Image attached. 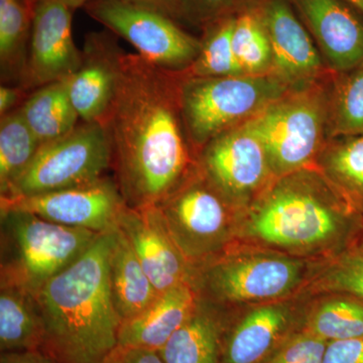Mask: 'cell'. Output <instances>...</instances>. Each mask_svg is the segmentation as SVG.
<instances>
[{
	"label": "cell",
	"mask_w": 363,
	"mask_h": 363,
	"mask_svg": "<svg viewBox=\"0 0 363 363\" xmlns=\"http://www.w3.org/2000/svg\"><path fill=\"white\" fill-rule=\"evenodd\" d=\"M180 75L123 52L105 121L114 181L133 209L157 206L198 169L180 107Z\"/></svg>",
	"instance_id": "1"
},
{
	"label": "cell",
	"mask_w": 363,
	"mask_h": 363,
	"mask_svg": "<svg viewBox=\"0 0 363 363\" xmlns=\"http://www.w3.org/2000/svg\"><path fill=\"white\" fill-rule=\"evenodd\" d=\"M363 218L320 169L274 179L247 212L236 214L235 238L303 257L357 247Z\"/></svg>",
	"instance_id": "2"
},
{
	"label": "cell",
	"mask_w": 363,
	"mask_h": 363,
	"mask_svg": "<svg viewBox=\"0 0 363 363\" xmlns=\"http://www.w3.org/2000/svg\"><path fill=\"white\" fill-rule=\"evenodd\" d=\"M116 231L99 234L35 295L45 328L40 350L56 363H102L118 343L121 319L109 284Z\"/></svg>",
	"instance_id": "3"
},
{
	"label": "cell",
	"mask_w": 363,
	"mask_h": 363,
	"mask_svg": "<svg viewBox=\"0 0 363 363\" xmlns=\"http://www.w3.org/2000/svg\"><path fill=\"white\" fill-rule=\"evenodd\" d=\"M309 266L303 257L272 250L231 245L193 267L191 283L199 297L226 308L286 300L304 285Z\"/></svg>",
	"instance_id": "4"
},
{
	"label": "cell",
	"mask_w": 363,
	"mask_h": 363,
	"mask_svg": "<svg viewBox=\"0 0 363 363\" xmlns=\"http://www.w3.org/2000/svg\"><path fill=\"white\" fill-rule=\"evenodd\" d=\"M0 288L13 286L33 295L76 262L101 234L13 209H0Z\"/></svg>",
	"instance_id": "5"
},
{
	"label": "cell",
	"mask_w": 363,
	"mask_h": 363,
	"mask_svg": "<svg viewBox=\"0 0 363 363\" xmlns=\"http://www.w3.org/2000/svg\"><path fill=\"white\" fill-rule=\"evenodd\" d=\"M180 75V107L196 156L221 133L247 123L294 89L274 74L231 77Z\"/></svg>",
	"instance_id": "6"
},
{
	"label": "cell",
	"mask_w": 363,
	"mask_h": 363,
	"mask_svg": "<svg viewBox=\"0 0 363 363\" xmlns=\"http://www.w3.org/2000/svg\"><path fill=\"white\" fill-rule=\"evenodd\" d=\"M330 91L316 82L294 88L250 119L274 178L309 168L328 138Z\"/></svg>",
	"instance_id": "7"
},
{
	"label": "cell",
	"mask_w": 363,
	"mask_h": 363,
	"mask_svg": "<svg viewBox=\"0 0 363 363\" xmlns=\"http://www.w3.org/2000/svg\"><path fill=\"white\" fill-rule=\"evenodd\" d=\"M108 169H112V150L106 126L82 121L68 135L40 145L30 166L0 198L82 187L105 178Z\"/></svg>",
	"instance_id": "8"
},
{
	"label": "cell",
	"mask_w": 363,
	"mask_h": 363,
	"mask_svg": "<svg viewBox=\"0 0 363 363\" xmlns=\"http://www.w3.org/2000/svg\"><path fill=\"white\" fill-rule=\"evenodd\" d=\"M157 206L169 234L192 267L233 245L238 211L198 169Z\"/></svg>",
	"instance_id": "9"
},
{
	"label": "cell",
	"mask_w": 363,
	"mask_h": 363,
	"mask_svg": "<svg viewBox=\"0 0 363 363\" xmlns=\"http://www.w3.org/2000/svg\"><path fill=\"white\" fill-rule=\"evenodd\" d=\"M85 13L117 38H123L143 59L172 72H183L197 58L201 40L178 21L124 0H92Z\"/></svg>",
	"instance_id": "10"
},
{
	"label": "cell",
	"mask_w": 363,
	"mask_h": 363,
	"mask_svg": "<svg viewBox=\"0 0 363 363\" xmlns=\"http://www.w3.org/2000/svg\"><path fill=\"white\" fill-rule=\"evenodd\" d=\"M197 161L199 173L236 211L245 209L276 179L250 121L208 143Z\"/></svg>",
	"instance_id": "11"
},
{
	"label": "cell",
	"mask_w": 363,
	"mask_h": 363,
	"mask_svg": "<svg viewBox=\"0 0 363 363\" xmlns=\"http://www.w3.org/2000/svg\"><path fill=\"white\" fill-rule=\"evenodd\" d=\"M126 206L116 181L105 178L82 187L6 199L0 209L21 210L52 223L96 233L113 230Z\"/></svg>",
	"instance_id": "12"
},
{
	"label": "cell",
	"mask_w": 363,
	"mask_h": 363,
	"mask_svg": "<svg viewBox=\"0 0 363 363\" xmlns=\"http://www.w3.org/2000/svg\"><path fill=\"white\" fill-rule=\"evenodd\" d=\"M32 33L25 69L18 86L30 92L73 75L82 62V50L74 43V11L55 0H33Z\"/></svg>",
	"instance_id": "13"
},
{
	"label": "cell",
	"mask_w": 363,
	"mask_h": 363,
	"mask_svg": "<svg viewBox=\"0 0 363 363\" xmlns=\"http://www.w3.org/2000/svg\"><path fill=\"white\" fill-rule=\"evenodd\" d=\"M303 316L288 300L260 304L240 316L227 312L222 363H266L302 329Z\"/></svg>",
	"instance_id": "14"
},
{
	"label": "cell",
	"mask_w": 363,
	"mask_h": 363,
	"mask_svg": "<svg viewBox=\"0 0 363 363\" xmlns=\"http://www.w3.org/2000/svg\"><path fill=\"white\" fill-rule=\"evenodd\" d=\"M117 228L130 241L157 292L191 281L193 267L169 234L159 207L133 209L126 205Z\"/></svg>",
	"instance_id": "15"
},
{
	"label": "cell",
	"mask_w": 363,
	"mask_h": 363,
	"mask_svg": "<svg viewBox=\"0 0 363 363\" xmlns=\"http://www.w3.org/2000/svg\"><path fill=\"white\" fill-rule=\"evenodd\" d=\"M123 52L116 35L106 28L86 35L81 65L66 79L69 95L81 121L102 123L106 121L116 98Z\"/></svg>",
	"instance_id": "16"
},
{
	"label": "cell",
	"mask_w": 363,
	"mask_h": 363,
	"mask_svg": "<svg viewBox=\"0 0 363 363\" xmlns=\"http://www.w3.org/2000/svg\"><path fill=\"white\" fill-rule=\"evenodd\" d=\"M335 73L363 64V13L346 0H290Z\"/></svg>",
	"instance_id": "17"
},
{
	"label": "cell",
	"mask_w": 363,
	"mask_h": 363,
	"mask_svg": "<svg viewBox=\"0 0 363 363\" xmlns=\"http://www.w3.org/2000/svg\"><path fill=\"white\" fill-rule=\"evenodd\" d=\"M272 50L274 75L292 88L316 82L321 57L290 0H259Z\"/></svg>",
	"instance_id": "18"
},
{
	"label": "cell",
	"mask_w": 363,
	"mask_h": 363,
	"mask_svg": "<svg viewBox=\"0 0 363 363\" xmlns=\"http://www.w3.org/2000/svg\"><path fill=\"white\" fill-rule=\"evenodd\" d=\"M200 297L191 281L160 294L138 316L121 321L117 345L160 351L192 316Z\"/></svg>",
	"instance_id": "19"
},
{
	"label": "cell",
	"mask_w": 363,
	"mask_h": 363,
	"mask_svg": "<svg viewBox=\"0 0 363 363\" xmlns=\"http://www.w3.org/2000/svg\"><path fill=\"white\" fill-rule=\"evenodd\" d=\"M227 309L200 298L186 323L159 351L166 363H222Z\"/></svg>",
	"instance_id": "20"
},
{
	"label": "cell",
	"mask_w": 363,
	"mask_h": 363,
	"mask_svg": "<svg viewBox=\"0 0 363 363\" xmlns=\"http://www.w3.org/2000/svg\"><path fill=\"white\" fill-rule=\"evenodd\" d=\"M109 284L114 308L121 321L138 316L160 296L130 241L117 227L109 260Z\"/></svg>",
	"instance_id": "21"
},
{
	"label": "cell",
	"mask_w": 363,
	"mask_h": 363,
	"mask_svg": "<svg viewBox=\"0 0 363 363\" xmlns=\"http://www.w3.org/2000/svg\"><path fill=\"white\" fill-rule=\"evenodd\" d=\"M45 328L33 294L13 286L0 288V350H40Z\"/></svg>",
	"instance_id": "22"
},
{
	"label": "cell",
	"mask_w": 363,
	"mask_h": 363,
	"mask_svg": "<svg viewBox=\"0 0 363 363\" xmlns=\"http://www.w3.org/2000/svg\"><path fill=\"white\" fill-rule=\"evenodd\" d=\"M26 123L40 145L68 135L79 124V116L69 95L66 80L38 88L21 105Z\"/></svg>",
	"instance_id": "23"
},
{
	"label": "cell",
	"mask_w": 363,
	"mask_h": 363,
	"mask_svg": "<svg viewBox=\"0 0 363 363\" xmlns=\"http://www.w3.org/2000/svg\"><path fill=\"white\" fill-rule=\"evenodd\" d=\"M331 140L317 159L319 169L363 218V135Z\"/></svg>",
	"instance_id": "24"
},
{
	"label": "cell",
	"mask_w": 363,
	"mask_h": 363,
	"mask_svg": "<svg viewBox=\"0 0 363 363\" xmlns=\"http://www.w3.org/2000/svg\"><path fill=\"white\" fill-rule=\"evenodd\" d=\"M33 16V0H0V71L4 84H20Z\"/></svg>",
	"instance_id": "25"
},
{
	"label": "cell",
	"mask_w": 363,
	"mask_h": 363,
	"mask_svg": "<svg viewBox=\"0 0 363 363\" xmlns=\"http://www.w3.org/2000/svg\"><path fill=\"white\" fill-rule=\"evenodd\" d=\"M302 329L327 342L362 338L363 300L350 294H327L304 313Z\"/></svg>",
	"instance_id": "26"
},
{
	"label": "cell",
	"mask_w": 363,
	"mask_h": 363,
	"mask_svg": "<svg viewBox=\"0 0 363 363\" xmlns=\"http://www.w3.org/2000/svg\"><path fill=\"white\" fill-rule=\"evenodd\" d=\"M233 45L245 75L274 74L271 40L259 0H247L236 13Z\"/></svg>",
	"instance_id": "27"
},
{
	"label": "cell",
	"mask_w": 363,
	"mask_h": 363,
	"mask_svg": "<svg viewBox=\"0 0 363 363\" xmlns=\"http://www.w3.org/2000/svg\"><path fill=\"white\" fill-rule=\"evenodd\" d=\"M40 147L26 123L21 107L1 116L0 121V197L6 196L14 182L30 166Z\"/></svg>",
	"instance_id": "28"
},
{
	"label": "cell",
	"mask_w": 363,
	"mask_h": 363,
	"mask_svg": "<svg viewBox=\"0 0 363 363\" xmlns=\"http://www.w3.org/2000/svg\"><path fill=\"white\" fill-rule=\"evenodd\" d=\"M235 14L208 25L201 40V49L195 61L180 72L186 77H231L245 75L233 51Z\"/></svg>",
	"instance_id": "29"
},
{
	"label": "cell",
	"mask_w": 363,
	"mask_h": 363,
	"mask_svg": "<svg viewBox=\"0 0 363 363\" xmlns=\"http://www.w3.org/2000/svg\"><path fill=\"white\" fill-rule=\"evenodd\" d=\"M330 87L328 133L330 138L363 135V64L336 73Z\"/></svg>",
	"instance_id": "30"
},
{
	"label": "cell",
	"mask_w": 363,
	"mask_h": 363,
	"mask_svg": "<svg viewBox=\"0 0 363 363\" xmlns=\"http://www.w3.org/2000/svg\"><path fill=\"white\" fill-rule=\"evenodd\" d=\"M315 293L350 294L363 300V250L357 247L344 250L313 279Z\"/></svg>",
	"instance_id": "31"
},
{
	"label": "cell",
	"mask_w": 363,
	"mask_h": 363,
	"mask_svg": "<svg viewBox=\"0 0 363 363\" xmlns=\"http://www.w3.org/2000/svg\"><path fill=\"white\" fill-rule=\"evenodd\" d=\"M326 340L301 329L294 333L266 363H323Z\"/></svg>",
	"instance_id": "32"
},
{
	"label": "cell",
	"mask_w": 363,
	"mask_h": 363,
	"mask_svg": "<svg viewBox=\"0 0 363 363\" xmlns=\"http://www.w3.org/2000/svg\"><path fill=\"white\" fill-rule=\"evenodd\" d=\"M247 0H181L182 20L206 28L219 18L235 14Z\"/></svg>",
	"instance_id": "33"
},
{
	"label": "cell",
	"mask_w": 363,
	"mask_h": 363,
	"mask_svg": "<svg viewBox=\"0 0 363 363\" xmlns=\"http://www.w3.org/2000/svg\"><path fill=\"white\" fill-rule=\"evenodd\" d=\"M323 363H363V337L328 342Z\"/></svg>",
	"instance_id": "34"
},
{
	"label": "cell",
	"mask_w": 363,
	"mask_h": 363,
	"mask_svg": "<svg viewBox=\"0 0 363 363\" xmlns=\"http://www.w3.org/2000/svg\"><path fill=\"white\" fill-rule=\"evenodd\" d=\"M102 363H166L159 351L117 345Z\"/></svg>",
	"instance_id": "35"
},
{
	"label": "cell",
	"mask_w": 363,
	"mask_h": 363,
	"mask_svg": "<svg viewBox=\"0 0 363 363\" xmlns=\"http://www.w3.org/2000/svg\"><path fill=\"white\" fill-rule=\"evenodd\" d=\"M124 1L152 9L176 21L182 20L181 0H124Z\"/></svg>",
	"instance_id": "36"
},
{
	"label": "cell",
	"mask_w": 363,
	"mask_h": 363,
	"mask_svg": "<svg viewBox=\"0 0 363 363\" xmlns=\"http://www.w3.org/2000/svg\"><path fill=\"white\" fill-rule=\"evenodd\" d=\"M28 96V93L18 85H1L0 87V114L1 116L18 108Z\"/></svg>",
	"instance_id": "37"
},
{
	"label": "cell",
	"mask_w": 363,
	"mask_h": 363,
	"mask_svg": "<svg viewBox=\"0 0 363 363\" xmlns=\"http://www.w3.org/2000/svg\"><path fill=\"white\" fill-rule=\"evenodd\" d=\"M0 363H56L42 350L4 352Z\"/></svg>",
	"instance_id": "38"
},
{
	"label": "cell",
	"mask_w": 363,
	"mask_h": 363,
	"mask_svg": "<svg viewBox=\"0 0 363 363\" xmlns=\"http://www.w3.org/2000/svg\"><path fill=\"white\" fill-rule=\"evenodd\" d=\"M55 1L59 2V4L70 9L71 11H75L76 9H83L86 4H89L92 0H55Z\"/></svg>",
	"instance_id": "39"
},
{
	"label": "cell",
	"mask_w": 363,
	"mask_h": 363,
	"mask_svg": "<svg viewBox=\"0 0 363 363\" xmlns=\"http://www.w3.org/2000/svg\"><path fill=\"white\" fill-rule=\"evenodd\" d=\"M346 1L357 7L363 13V0H346Z\"/></svg>",
	"instance_id": "40"
},
{
	"label": "cell",
	"mask_w": 363,
	"mask_h": 363,
	"mask_svg": "<svg viewBox=\"0 0 363 363\" xmlns=\"http://www.w3.org/2000/svg\"><path fill=\"white\" fill-rule=\"evenodd\" d=\"M357 247L360 248V250H363V233H362V235H360L359 240H358Z\"/></svg>",
	"instance_id": "41"
}]
</instances>
